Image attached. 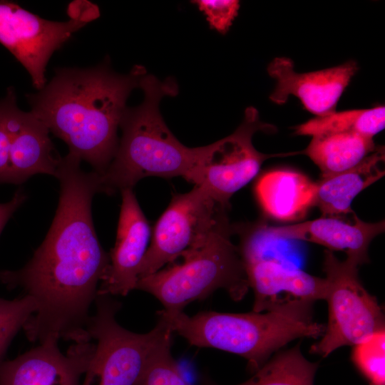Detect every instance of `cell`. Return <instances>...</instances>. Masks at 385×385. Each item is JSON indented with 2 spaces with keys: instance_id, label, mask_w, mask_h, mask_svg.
I'll return each mask as SVG.
<instances>
[{
  "instance_id": "cell-1",
  "label": "cell",
  "mask_w": 385,
  "mask_h": 385,
  "mask_svg": "<svg viewBox=\"0 0 385 385\" xmlns=\"http://www.w3.org/2000/svg\"><path fill=\"white\" fill-rule=\"evenodd\" d=\"M69 154L61 158L57 210L50 229L31 260L18 270L0 271L7 289L20 287L36 304V322L53 330L79 328L87 322L98 284L109 266L93 223L91 202L99 192L98 175L81 168Z\"/></svg>"
},
{
  "instance_id": "cell-2",
  "label": "cell",
  "mask_w": 385,
  "mask_h": 385,
  "mask_svg": "<svg viewBox=\"0 0 385 385\" xmlns=\"http://www.w3.org/2000/svg\"><path fill=\"white\" fill-rule=\"evenodd\" d=\"M146 73L139 65L117 73L108 60L91 68H58L42 89L26 97L30 111L67 144L68 154L101 175L117 150L127 99Z\"/></svg>"
},
{
  "instance_id": "cell-3",
  "label": "cell",
  "mask_w": 385,
  "mask_h": 385,
  "mask_svg": "<svg viewBox=\"0 0 385 385\" xmlns=\"http://www.w3.org/2000/svg\"><path fill=\"white\" fill-rule=\"evenodd\" d=\"M139 88L144 99L136 107H127L123 114L119 127L122 135L115 154L105 172L98 174L99 192L112 195L132 189L139 180L150 176H180L188 181L200 160L202 147L182 144L160 112L162 98L178 93L175 80L160 81L146 73Z\"/></svg>"
},
{
  "instance_id": "cell-4",
  "label": "cell",
  "mask_w": 385,
  "mask_h": 385,
  "mask_svg": "<svg viewBox=\"0 0 385 385\" xmlns=\"http://www.w3.org/2000/svg\"><path fill=\"white\" fill-rule=\"evenodd\" d=\"M312 307L301 304L262 312H203L192 317L162 309L158 314L191 345L241 356L255 372L291 341L323 334L325 326L314 321Z\"/></svg>"
},
{
  "instance_id": "cell-5",
  "label": "cell",
  "mask_w": 385,
  "mask_h": 385,
  "mask_svg": "<svg viewBox=\"0 0 385 385\" xmlns=\"http://www.w3.org/2000/svg\"><path fill=\"white\" fill-rule=\"evenodd\" d=\"M232 232L226 217L181 262L139 278L135 289L155 296L166 311H183L220 288L234 300L241 299L250 287L238 248L230 240Z\"/></svg>"
},
{
  "instance_id": "cell-6",
  "label": "cell",
  "mask_w": 385,
  "mask_h": 385,
  "mask_svg": "<svg viewBox=\"0 0 385 385\" xmlns=\"http://www.w3.org/2000/svg\"><path fill=\"white\" fill-rule=\"evenodd\" d=\"M109 296H96V314L86 325L96 344L82 385H138L150 359L173 332L160 318L146 334L124 329L115 320L120 304Z\"/></svg>"
},
{
  "instance_id": "cell-7",
  "label": "cell",
  "mask_w": 385,
  "mask_h": 385,
  "mask_svg": "<svg viewBox=\"0 0 385 385\" xmlns=\"http://www.w3.org/2000/svg\"><path fill=\"white\" fill-rule=\"evenodd\" d=\"M358 267L347 257L341 261L333 252L324 251L328 322L319 342L312 345V354L326 357L339 347L353 346L384 329L382 309L361 284Z\"/></svg>"
},
{
  "instance_id": "cell-8",
  "label": "cell",
  "mask_w": 385,
  "mask_h": 385,
  "mask_svg": "<svg viewBox=\"0 0 385 385\" xmlns=\"http://www.w3.org/2000/svg\"><path fill=\"white\" fill-rule=\"evenodd\" d=\"M67 13L68 21H50L14 2L0 1V43L26 68L38 91L46 84V67L53 53L100 16L98 6L86 0L71 2Z\"/></svg>"
},
{
  "instance_id": "cell-9",
  "label": "cell",
  "mask_w": 385,
  "mask_h": 385,
  "mask_svg": "<svg viewBox=\"0 0 385 385\" xmlns=\"http://www.w3.org/2000/svg\"><path fill=\"white\" fill-rule=\"evenodd\" d=\"M274 127L260 119L257 110L248 107L242 123L231 135L202 146L200 160L188 182L202 188L217 204L227 208L231 197L259 173L263 163L272 157L298 154H265L253 145L258 131H273Z\"/></svg>"
},
{
  "instance_id": "cell-10",
  "label": "cell",
  "mask_w": 385,
  "mask_h": 385,
  "mask_svg": "<svg viewBox=\"0 0 385 385\" xmlns=\"http://www.w3.org/2000/svg\"><path fill=\"white\" fill-rule=\"evenodd\" d=\"M226 210L197 185L189 192L174 194L154 225L138 279L201 245L227 217Z\"/></svg>"
},
{
  "instance_id": "cell-11",
  "label": "cell",
  "mask_w": 385,
  "mask_h": 385,
  "mask_svg": "<svg viewBox=\"0 0 385 385\" xmlns=\"http://www.w3.org/2000/svg\"><path fill=\"white\" fill-rule=\"evenodd\" d=\"M238 250L249 287L254 292L252 312H262L324 299L327 280L287 267L257 249L240 245Z\"/></svg>"
},
{
  "instance_id": "cell-12",
  "label": "cell",
  "mask_w": 385,
  "mask_h": 385,
  "mask_svg": "<svg viewBox=\"0 0 385 385\" xmlns=\"http://www.w3.org/2000/svg\"><path fill=\"white\" fill-rule=\"evenodd\" d=\"M250 230L261 240H297L324 246L329 251H343L359 265L369 261L371 240L382 233L385 222H366L355 213L346 217L319 218L284 226L256 225Z\"/></svg>"
},
{
  "instance_id": "cell-13",
  "label": "cell",
  "mask_w": 385,
  "mask_h": 385,
  "mask_svg": "<svg viewBox=\"0 0 385 385\" xmlns=\"http://www.w3.org/2000/svg\"><path fill=\"white\" fill-rule=\"evenodd\" d=\"M293 61L286 57L275 58L270 63L267 73L276 81L270 99L281 105L294 96L316 117L336 111L338 101L358 71L357 63L352 60L306 73L295 71Z\"/></svg>"
},
{
  "instance_id": "cell-14",
  "label": "cell",
  "mask_w": 385,
  "mask_h": 385,
  "mask_svg": "<svg viewBox=\"0 0 385 385\" xmlns=\"http://www.w3.org/2000/svg\"><path fill=\"white\" fill-rule=\"evenodd\" d=\"M3 101L10 137L8 183L19 185L36 174L56 176L61 157L54 155L47 127L31 111L18 108L14 88L7 89Z\"/></svg>"
},
{
  "instance_id": "cell-15",
  "label": "cell",
  "mask_w": 385,
  "mask_h": 385,
  "mask_svg": "<svg viewBox=\"0 0 385 385\" xmlns=\"http://www.w3.org/2000/svg\"><path fill=\"white\" fill-rule=\"evenodd\" d=\"M122 202L115 245L97 295L125 296L135 289L138 272L148 248L151 230L130 188L120 191Z\"/></svg>"
},
{
  "instance_id": "cell-16",
  "label": "cell",
  "mask_w": 385,
  "mask_h": 385,
  "mask_svg": "<svg viewBox=\"0 0 385 385\" xmlns=\"http://www.w3.org/2000/svg\"><path fill=\"white\" fill-rule=\"evenodd\" d=\"M58 339L51 337L17 358L4 361L0 385H53L76 367L87 364L93 354L91 340L73 343L63 354Z\"/></svg>"
},
{
  "instance_id": "cell-17",
  "label": "cell",
  "mask_w": 385,
  "mask_h": 385,
  "mask_svg": "<svg viewBox=\"0 0 385 385\" xmlns=\"http://www.w3.org/2000/svg\"><path fill=\"white\" fill-rule=\"evenodd\" d=\"M255 192L262 209L269 217L291 222L303 219L314 206L317 185L299 172L275 170L260 177Z\"/></svg>"
},
{
  "instance_id": "cell-18",
  "label": "cell",
  "mask_w": 385,
  "mask_h": 385,
  "mask_svg": "<svg viewBox=\"0 0 385 385\" xmlns=\"http://www.w3.org/2000/svg\"><path fill=\"white\" fill-rule=\"evenodd\" d=\"M384 147L377 146L356 165L316 182L314 206L319 207L322 216L346 217L354 214L351 204L354 197L384 175Z\"/></svg>"
},
{
  "instance_id": "cell-19",
  "label": "cell",
  "mask_w": 385,
  "mask_h": 385,
  "mask_svg": "<svg viewBox=\"0 0 385 385\" xmlns=\"http://www.w3.org/2000/svg\"><path fill=\"white\" fill-rule=\"evenodd\" d=\"M376 147L372 138L353 133H326L312 136L307 147L299 154L307 155L319 168L323 178L356 165Z\"/></svg>"
},
{
  "instance_id": "cell-20",
  "label": "cell",
  "mask_w": 385,
  "mask_h": 385,
  "mask_svg": "<svg viewBox=\"0 0 385 385\" xmlns=\"http://www.w3.org/2000/svg\"><path fill=\"white\" fill-rule=\"evenodd\" d=\"M385 126V107L334 112L315 117L296 127L295 133L314 136L326 133H353L374 138Z\"/></svg>"
},
{
  "instance_id": "cell-21",
  "label": "cell",
  "mask_w": 385,
  "mask_h": 385,
  "mask_svg": "<svg viewBox=\"0 0 385 385\" xmlns=\"http://www.w3.org/2000/svg\"><path fill=\"white\" fill-rule=\"evenodd\" d=\"M318 363L308 361L299 344L277 352L249 380L237 385H314Z\"/></svg>"
},
{
  "instance_id": "cell-22",
  "label": "cell",
  "mask_w": 385,
  "mask_h": 385,
  "mask_svg": "<svg viewBox=\"0 0 385 385\" xmlns=\"http://www.w3.org/2000/svg\"><path fill=\"white\" fill-rule=\"evenodd\" d=\"M351 359L359 372L375 385H385V329L353 345Z\"/></svg>"
},
{
  "instance_id": "cell-23",
  "label": "cell",
  "mask_w": 385,
  "mask_h": 385,
  "mask_svg": "<svg viewBox=\"0 0 385 385\" xmlns=\"http://www.w3.org/2000/svg\"><path fill=\"white\" fill-rule=\"evenodd\" d=\"M36 311V304L28 295L13 300L0 298V368L12 339Z\"/></svg>"
},
{
  "instance_id": "cell-24",
  "label": "cell",
  "mask_w": 385,
  "mask_h": 385,
  "mask_svg": "<svg viewBox=\"0 0 385 385\" xmlns=\"http://www.w3.org/2000/svg\"><path fill=\"white\" fill-rule=\"evenodd\" d=\"M172 339L153 354L138 385H190L181 375L170 354Z\"/></svg>"
},
{
  "instance_id": "cell-25",
  "label": "cell",
  "mask_w": 385,
  "mask_h": 385,
  "mask_svg": "<svg viewBox=\"0 0 385 385\" xmlns=\"http://www.w3.org/2000/svg\"><path fill=\"white\" fill-rule=\"evenodd\" d=\"M206 16L210 28L225 34L238 14L240 2L237 0H196L192 1Z\"/></svg>"
},
{
  "instance_id": "cell-26",
  "label": "cell",
  "mask_w": 385,
  "mask_h": 385,
  "mask_svg": "<svg viewBox=\"0 0 385 385\" xmlns=\"http://www.w3.org/2000/svg\"><path fill=\"white\" fill-rule=\"evenodd\" d=\"M10 165V137L5 121L4 103L0 100V184L8 183Z\"/></svg>"
},
{
  "instance_id": "cell-27",
  "label": "cell",
  "mask_w": 385,
  "mask_h": 385,
  "mask_svg": "<svg viewBox=\"0 0 385 385\" xmlns=\"http://www.w3.org/2000/svg\"><path fill=\"white\" fill-rule=\"evenodd\" d=\"M26 199V196L24 191L19 189L10 201L0 203V234L9 218Z\"/></svg>"
},
{
  "instance_id": "cell-28",
  "label": "cell",
  "mask_w": 385,
  "mask_h": 385,
  "mask_svg": "<svg viewBox=\"0 0 385 385\" xmlns=\"http://www.w3.org/2000/svg\"><path fill=\"white\" fill-rule=\"evenodd\" d=\"M88 365H81L64 375L53 385H79V379L85 373Z\"/></svg>"
},
{
  "instance_id": "cell-29",
  "label": "cell",
  "mask_w": 385,
  "mask_h": 385,
  "mask_svg": "<svg viewBox=\"0 0 385 385\" xmlns=\"http://www.w3.org/2000/svg\"><path fill=\"white\" fill-rule=\"evenodd\" d=\"M370 385H375V384H370Z\"/></svg>"
}]
</instances>
